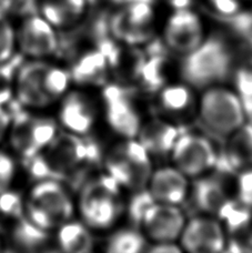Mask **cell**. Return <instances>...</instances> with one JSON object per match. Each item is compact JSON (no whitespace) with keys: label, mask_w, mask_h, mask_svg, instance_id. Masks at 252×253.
I'll return each mask as SVG.
<instances>
[{"label":"cell","mask_w":252,"mask_h":253,"mask_svg":"<svg viewBox=\"0 0 252 253\" xmlns=\"http://www.w3.org/2000/svg\"><path fill=\"white\" fill-rule=\"evenodd\" d=\"M94 143L73 132L57 133L52 141L38 155L26 161L30 175L35 179H53L79 183L87 168L98 159Z\"/></svg>","instance_id":"6da1fadb"},{"label":"cell","mask_w":252,"mask_h":253,"mask_svg":"<svg viewBox=\"0 0 252 253\" xmlns=\"http://www.w3.org/2000/svg\"><path fill=\"white\" fill-rule=\"evenodd\" d=\"M124 190L107 173L85 182L79 197V211L84 224L96 230L114 227L126 210Z\"/></svg>","instance_id":"7a4b0ae2"},{"label":"cell","mask_w":252,"mask_h":253,"mask_svg":"<svg viewBox=\"0 0 252 253\" xmlns=\"http://www.w3.org/2000/svg\"><path fill=\"white\" fill-rule=\"evenodd\" d=\"M232 53L221 39L206 38L182 57L181 77L191 88L206 89L221 84L232 70Z\"/></svg>","instance_id":"3957f363"},{"label":"cell","mask_w":252,"mask_h":253,"mask_svg":"<svg viewBox=\"0 0 252 253\" xmlns=\"http://www.w3.org/2000/svg\"><path fill=\"white\" fill-rule=\"evenodd\" d=\"M106 173L125 190L138 191L147 187L154 171L152 157L136 138L123 139L105 157Z\"/></svg>","instance_id":"277c9868"},{"label":"cell","mask_w":252,"mask_h":253,"mask_svg":"<svg viewBox=\"0 0 252 253\" xmlns=\"http://www.w3.org/2000/svg\"><path fill=\"white\" fill-rule=\"evenodd\" d=\"M197 110L202 123L219 134L229 135L246 123L247 115L239 94L222 84L204 89Z\"/></svg>","instance_id":"5b68a950"},{"label":"cell","mask_w":252,"mask_h":253,"mask_svg":"<svg viewBox=\"0 0 252 253\" xmlns=\"http://www.w3.org/2000/svg\"><path fill=\"white\" fill-rule=\"evenodd\" d=\"M26 212L31 222L49 231L70 221L74 203L60 181L43 179L31 190Z\"/></svg>","instance_id":"8992f818"},{"label":"cell","mask_w":252,"mask_h":253,"mask_svg":"<svg viewBox=\"0 0 252 253\" xmlns=\"http://www.w3.org/2000/svg\"><path fill=\"white\" fill-rule=\"evenodd\" d=\"M19 102L11 109L10 142L24 161L43 150L57 135V125L50 118L35 117L21 109Z\"/></svg>","instance_id":"52a82bcc"},{"label":"cell","mask_w":252,"mask_h":253,"mask_svg":"<svg viewBox=\"0 0 252 253\" xmlns=\"http://www.w3.org/2000/svg\"><path fill=\"white\" fill-rule=\"evenodd\" d=\"M169 156L172 166L189 179L205 175L218 161L213 143L204 135L196 133L180 134Z\"/></svg>","instance_id":"ba28073f"},{"label":"cell","mask_w":252,"mask_h":253,"mask_svg":"<svg viewBox=\"0 0 252 253\" xmlns=\"http://www.w3.org/2000/svg\"><path fill=\"white\" fill-rule=\"evenodd\" d=\"M206 38L204 21L189 7L174 9L164 25L163 42L166 48L182 57Z\"/></svg>","instance_id":"9c48e42d"},{"label":"cell","mask_w":252,"mask_h":253,"mask_svg":"<svg viewBox=\"0 0 252 253\" xmlns=\"http://www.w3.org/2000/svg\"><path fill=\"white\" fill-rule=\"evenodd\" d=\"M107 123L123 139L137 138L142 125L140 111L131 93L118 84H108L102 91Z\"/></svg>","instance_id":"30bf717a"},{"label":"cell","mask_w":252,"mask_h":253,"mask_svg":"<svg viewBox=\"0 0 252 253\" xmlns=\"http://www.w3.org/2000/svg\"><path fill=\"white\" fill-rule=\"evenodd\" d=\"M178 243L190 253L222 252L228 245L227 230L217 216L205 213L186 221Z\"/></svg>","instance_id":"8fae6325"},{"label":"cell","mask_w":252,"mask_h":253,"mask_svg":"<svg viewBox=\"0 0 252 253\" xmlns=\"http://www.w3.org/2000/svg\"><path fill=\"white\" fill-rule=\"evenodd\" d=\"M186 221V215L179 206L155 201L138 224L146 239L152 243L177 242Z\"/></svg>","instance_id":"7c38bea8"},{"label":"cell","mask_w":252,"mask_h":253,"mask_svg":"<svg viewBox=\"0 0 252 253\" xmlns=\"http://www.w3.org/2000/svg\"><path fill=\"white\" fill-rule=\"evenodd\" d=\"M154 21V9L151 4L142 1L126 3L110 21V31L116 40L128 43L145 42L150 37Z\"/></svg>","instance_id":"4fadbf2b"},{"label":"cell","mask_w":252,"mask_h":253,"mask_svg":"<svg viewBox=\"0 0 252 253\" xmlns=\"http://www.w3.org/2000/svg\"><path fill=\"white\" fill-rule=\"evenodd\" d=\"M17 40L21 52L33 58L51 56L58 51V35L55 27L39 13L26 17Z\"/></svg>","instance_id":"5bb4252c"},{"label":"cell","mask_w":252,"mask_h":253,"mask_svg":"<svg viewBox=\"0 0 252 253\" xmlns=\"http://www.w3.org/2000/svg\"><path fill=\"white\" fill-rule=\"evenodd\" d=\"M146 189L156 202L179 206L186 200L191 188L187 175L171 166L154 169Z\"/></svg>","instance_id":"9a60e30c"},{"label":"cell","mask_w":252,"mask_h":253,"mask_svg":"<svg viewBox=\"0 0 252 253\" xmlns=\"http://www.w3.org/2000/svg\"><path fill=\"white\" fill-rule=\"evenodd\" d=\"M48 63L39 60L22 63L15 84L18 102L24 107L42 108L51 103L43 89V76Z\"/></svg>","instance_id":"2e32d148"},{"label":"cell","mask_w":252,"mask_h":253,"mask_svg":"<svg viewBox=\"0 0 252 253\" xmlns=\"http://www.w3.org/2000/svg\"><path fill=\"white\" fill-rule=\"evenodd\" d=\"M180 132L172 121L163 118H155L142 123L137 134V140L151 157L170 155Z\"/></svg>","instance_id":"e0dca14e"},{"label":"cell","mask_w":252,"mask_h":253,"mask_svg":"<svg viewBox=\"0 0 252 253\" xmlns=\"http://www.w3.org/2000/svg\"><path fill=\"white\" fill-rule=\"evenodd\" d=\"M59 117L69 132L84 135L90 132L96 123V109L83 93L71 92L62 101Z\"/></svg>","instance_id":"ac0fdd59"},{"label":"cell","mask_w":252,"mask_h":253,"mask_svg":"<svg viewBox=\"0 0 252 253\" xmlns=\"http://www.w3.org/2000/svg\"><path fill=\"white\" fill-rule=\"evenodd\" d=\"M36 8L55 28H68L83 18L87 0H36Z\"/></svg>","instance_id":"d6986e66"},{"label":"cell","mask_w":252,"mask_h":253,"mask_svg":"<svg viewBox=\"0 0 252 253\" xmlns=\"http://www.w3.org/2000/svg\"><path fill=\"white\" fill-rule=\"evenodd\" d=\"M192 191L198 208L206 214L218 215L231 200L226 184L214 177H199Z\"/></svg>","instance_id":"ffe728a7"},{"label":"cell","mask_w":252,"mask_h":253,"mask_svg":"<svg viewBox=\"0 0 252 253\" xmlns=\"http://www.w3.org/2000/svg\"><path fill=\"white\" fill-rule=\"evenodd\" d=\"M110 65L103 53L94 49L84 52L75 61L70 71L71 80L83 85H101L106 83Z\"/></svg>","instance_id":"44dd1931"},{"label":"cell","mask_w":252,"mask_h":253,"mask_svg":"<svg viewBox=\"0 0 252 253\" xmlns=\"http://www.w3.org/2000/svg\"><path fill=\"white\" fill-rule=\"evenodd\" d=\"M10 238L12 246L17 250L26 252L47 251L52 245L50 234L47 230L31 222L25 215L16 219L11 228Z\"/></svg>","instance_id":"7402d4cb"},{"label":"cell","mask_w":252,"mask_h":253,"mask_svg":"<svg viewBox=\"0 0 252 253\" xmlns=\"http://www.w3.org/2000/svg\"><path fill=\"white\" fill-rule=\"evenodd\" d=\"M226 161L235 171L252 168V125L244 124L228 135Z\"/></svg>","instance_id":"603a6c76"},{"label":"cell","mask_w":252,"mask_h":253,"mask_svg":"<svg viewBox=\"0 0 252 253\" xmlns=\"http://www.w3.org/2000/svg\"><path fill=\"white\" fill-rule=\"evenodd\" d=\"M158 106L171 118H181L188 115L195 107L191 87L186 83L165 84L159 90Z\"/></svg>","instance_id":"cb8c5ba5"},{"label":"cell","mask_w":252,"mask_h":253,"mask_svg":"<svg viewBox=\"0 0 252 253\" xmlns=\"http://www.w3.org/2000/svg\"><path fill=\"white\" fill-rule=\"evenodd\" d=\"M57 243L62 251L68 253H88L93 248L89 228L85 224L70 221L59 227Z\"/></svg>","instance_id":"d4e9b609"},{"label":"cell","mask_w":252,"mask_h":253,"mask_svg":"<svg viewBox=\"0 0 252 253\" xmlns=\"http://www.w3.org/2000/svg\"><path fill=\"white\" fill-rule=\"evenodd\" d=\"M146 237L134 229L118 230L107 242V252L110 253H139L145 250Z\"/></svg>","instance_id":"484cf974"},{"label":"cell","mask_w":252,"mask_h":253,"mask_svg":"<svg viewBox=\"0 0 252 253\" xmlns=\"http://www.w3.org/2000/svg\"><path fill=\"white\" fill-rule=\"evenodd\" d=\"M70 72L49 65L43 76V89L50 102L60 98L69 87Z\"/></svg>","instance_id":"4316f807"},{"label":"cell","mask_w":252,"mask_h":253,"mask_svg":"<svg viewBox=\"0 0 252 253\" xmlns=\"http://www.w3.org/2000/svg\"><path fill=\"white\" fill-rule=\"evenodd\" d=\"M22 63V57L15 55L9 60L0 63V105L11 100L12 84Z\"/></svg>","instance_id":"83f0119b"},{"label":"cell","mask_w":252,"mask_h":253,"mask_svg":"<svg viewBox=\"0 0 252 253\" xmlns=\"http://www.w3.org/2000/svg\"><path fill=\"white\" fill-rule=\"evenodd\" d=\"M15 43V30L7 16L0 9V63L9 60L13 56Z\"/></svg>","instance_id":"f1b7e54d"},{"label":"cell","mask_w":252,"mask_h":253,"mask_svg":"<svg viewBox=\"0 0 252 253\" xmlns=\"http://www.w3.org/2000/svg\"><path fill=\"white\" fill-rule=\"evenodd\" d=\"M233 81L235 91L239 94L241 100L252 99V58L236 68Z\"/></svg>","instance_id":"f546056e"},{"label":"cell","mask_w":252,"mask_h":253,"mask_svg":"<svg viewBox=\"0 0 252 253\" xmlns=\"http://www.w3.org/2000/svg\"><path fill=\"white\" fill-rule=\"evenodd\" d=\"M0 213L15 220L24 216V206L19 194L10 190L0 193Z\"/></svg>","instance_id":"4dcf8cb0"},{"label":"cell","mask_w":252,"mask_h":253,"mask_svg":"<svg viewBox=\"0 0 252 253\" xmlns=\"http://www.w3.org/2000/svg\"><path fill=\"white\" fill-rule=\"evenodd\" d=\"M227 246L232 247V251L252 253V215L240 231L232 234Z\"/></svg>","instance_id":"1f68e13d"},{"label":"cell","mask_w":252,"mask_h":253,"mask_svg":"<svg viewBox=\"0 0 252 253\" xmlns=\"http://www.w3.org/2000/svg\"><path fill=\"white\" fill-rule=\"evenodd\" d=\"M15 162L10 156L0 151V193L7 191L15 177Z\"/></svg>","instance_id":"d6a6232c"},{"label":"cell","mask_w":252,"mask_h":253,"mask_svg":"<svg viewBox=\"0 0 252 253\" xmlns=\"http://www.w3.org/2000/svg\"><path fill=\"white\" fill-rule=\"evenodd\" d=\"M237 193L240 202L252 208V168L240 171L237 181Z\"/></svg>","instance_id":"836d02e7"},{"label":"cell","mask_w":252,"mask_h":253,"mask_svg":"<svg viewBox=\"0 0 252 253\" xmlns=\"http://www.w3.org/2000/svg\"><path fill=\"white\" fill-rule=\"evenodd\" d=\"M208 2L219 15L233 17L241 11L245 0H208Z\"/></svg>","instance_id":"e575fe53"},{"label":"cell","mask_w":252,"mask_h":253,"mask_svg":"<svg viewBox=\"0 0 252 253\" xmlns=\"http://www.w3.org/2000/svg\"><path fill=\"white\" fill-rule=\"evenodd\" d=\"M152 253H177L183 252L181 247L177 242H158L152 243V246L149 250Z\"/></svg>","instance_id":"d590c367"},{"label":"cell","mask_w":252,"mask_h":253,"mask_svg":"<svg viewBox=\"0 0 252 253\" xmlns=\"http://www.w3.org/2000/svg\"><path fill=\"white\" fill-rule=\"evenodd\" d=\"M11 119V112L4 109L2 105H0V140L2 139L6 131L10 128Z\"/></svg>","instance_id":"8d00e7d4"},{"label":"cell","mask_w":252,"mask_h":253,"mask_svg":"<svg viewBox=\"0 0 252 253\" xmlns=\"http://www.w3.org/2000/svg\"><path fill=\"white\" fill-rule=\"evenodd\" d=\"M169 1L171 3V6H173L174 9H180V8H188L192 0H169Z\"/></svg>","instance_id":"74e56055"},{"label":"cell","mask_w":252,"mask_h":253,"mask_svg":"<svg viewBox=\"0 0 252 253\" xmlns=\"http://www.w3.org/2000/svg\"><path fill=\"white\" fill-rule=\"evenodd\" d=\"M0 251H1V240H0Z\"/></svg>","instance_id":"f35d334b"},{"label":"cell","mask_w":252,"mask_h":253,"mask_svg":"<svg viewBox=\"0 0 252 253\" xmlns=\"http://www.w3.org/2000/svg\"><path fill=\"white\" fill-rule=\"evenodd\" d=\"M0 1H2V0H0Z\"/></svg>","instance_id":"ab89813d"},{"label":"cell","mask_w":252,"mask_h":253,"mask_svg":"<svg viewBox=\"0 0 252 253\" xmlns=\"http://www.w3.org/2000/svg\"><path fill=\"white\" fill-rule=\"evenodd\" d=\"M245 1H247V0H245Z\"/></svg>","instance_id":"60d3db41"}]
</instances>
